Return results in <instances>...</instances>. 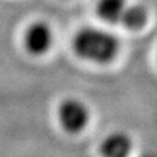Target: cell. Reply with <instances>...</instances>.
<instances>
[{
    "instance_id": "obj_6",
    "label": "cell",
    "mask_w": 157,
    "mask_h": 157,
    "mask_svg": "<svg viewBox=\"0 0 157 157\" xmlns=\"http://www.w3.org/2000/svg\"><path fill=\"white\" fill-rule=\"evenodd\" d=\"M147 22H148V9L140 4H130L121 26H124L130 30H139L147 25Z\"/></svg>"
},
{
    "instance_id": "obj_3",
    "label": "cell",
    "mask_w": 157,
    "mask_h": 157,
    "mask_svg": "<svg viewBox=\"0 0 157 157\" xmlns=\"http://www.w3.org/2000/svg\"><path fill=\"white\" fill-rule=\"evenodd\" d=\"M25 47L33 55H43L52 45V32L45 22H36L25 33Z\"/></svg>"
},
{
    "instance_id": "obj_5",
    "label": "cell",
    "mask_w": 157,
    "mask_h": 157,
    "mask_svg": "<svg viewBox=\"0 0 157 157\" xmlns=\"http://www.w3.org/2000/svg\"><path fill=\"white\" fill-rule=\"evenodd\" d=\"M128 6L127 0H98L97 14L107 24L122 25Z\"/></svg>"
},
{
    "instance_id": "obj_2",
    "label": "cell",
    "mask_w": 157,
    "mask_h": 157,
    "mask_svg": "<svg viewBox=\"0 0 157 157\" xmlns=\"http://www.w3.org/2000/svg\"><path fill=\"white\" fill-rule=\"evenodd\" d=\"M89 110L84 102L68 98L59 105L58 109V119L62 128H64L70 134L81 132L86 127L89 122Z\"/></svg>"
},
{
    "instance_id": "obj_1",
    "label": "cell",
    "mask_w": 157,
    "mask_h": 157,
    "mask_svg": "<svg viewBox=\"0 0 157 157\" xmlns=\"http://www.w3.org/2000/svg\"><path fill=\"white\" fill-rule=\"evenodd\" d=\"M73 51L88 62L106 64L113 62L119 52V39L114 34L98 28H84L73 38Z\"/></svg>"
},
{
    "instance_id": "obj_4",
    "label": "cell",
    "mask_w": 157,
    "mask_h": 157,
    "mask_svg": "<svg viewBox=\"0 0 157 157\" xmlns=\"http://www.w3.org/2000/svg\"><path fill=\"white\" fill-rule=\"evenodd\" d=\"M132 149L131 137L123 132H113L100 145L102 157H128Z\"/></svg>"
}]
</instances>
